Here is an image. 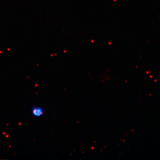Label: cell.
<instances>
[{
  "instance_id": "1",
  "label": "cell",
  "mask_w": 160,
  "mask_h": 160,
  "mask_svg": "<svg viewBox=\"0 0 160 160\" xmlns=\"http://www.w3.org/2000/svg\"><path fill=\"white\" fill-rule=\"evenodd\" d=\"M44 109L40 106H35L32 108L31 113L33 117L40 118L43 115Z\"/></svg>"
}]
</instances>
